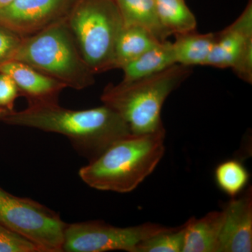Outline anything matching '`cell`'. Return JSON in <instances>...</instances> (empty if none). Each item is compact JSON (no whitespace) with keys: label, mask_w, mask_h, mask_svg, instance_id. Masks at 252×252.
<instances>
[{"label":"cell","mask_w":252,"mask_h":252,"mask_svg":"<svg viewBox=\"0 0 252 252\" xmlns=\"http://www.w3.org/2000/svg\"><path fill=\"white\" fill-rule=\"evenodd\" d=\"M159 42L160 41L144 28L124 26L115 44L114 69H122Z\"/></svg>","instance_id":"15"},{"label":"cell","mask_w":252,"mask_h":252,"mask_svg":"<svg viewBox=\"0 0 252 252\" xmlns=\"http://www.w3.org/2000/svg\"><path fill=\"white\" fill-rule=\"evenodd\" d=\"M230 68L239 79L248 84H252V39L245 44Z\"/></svg>","instance_id":"23"},{"label":"cell","mask_w":252,"mask_h":252,"mask_svg":"<svg viewBox=\"0 0 252 252\" xmlns=\"http://www.w3.org/2000/svg\"><path fill=\"white\" fill-rule=\"evenodd\" d=\"M0 252H38L34 245L0 223Z\"/></svg>","instance_id":"20"},{"label":"cell","mask_w":252,"mask_h":252,"mask_svg":"<svg viewBox=\"0 0 252 252\" xmlns=\"http://www.w3.org/2000/svg\"><path fill=\"white\" fill-rule=\"evenodd\" d=\"M165 130L117 140L81 167L79 175L91 188L126 193L152 173L165 154Z\"/></svg>","instance_id":"2"},{"label":"cell","mask_w":252,"mask_h":252,"mask_svg":"<svg viewBox=\"0 0 252 252\" xmlns=\"http://www.w3.org/2000/svg\"><path fill=\"white\" fill-rule=\"evenodd\" d=\"M0 72L14 80L20 94L27 98L29 104L58 102L60 94L67 88L61 81L19 61L5 63L0 66Z\"/></svg>","instance_id":"11"},{"label":"cell","mask_w":252,"mask_h":252,"mask_svg":"<svg viewBox=\"0 0 252 252\" xmlns=\"http://www.w3.org/2000/svg\"><path fill=\"white\" fill-rule=\"evenodd\" d=\"M78 0H14L0 9V26L26 38L66 21Z\"/></svg>","instance_id":"8"},{"label":"cell","mask_w":252,"mask_h":252,"mask_svg":"<svg viewBox=\"0 0 252 252\" xmlns=\"http://www.w3.org/2000/svg\"><path fill=\"white\" fill-rule=\"evenodd\" d=\"M67 23L91 70L96 74L114 69L115 44L124 28L115 0H79Z\"/></svg>","instance_id":"5"},{"label":"cell","mask_w":252,"mask_h":252,"mask_svg":"<svg viewBox=\"0 0 252 252\" xmlns=\"http://www.w3.org/2000/svg\"><path fill=\"white\" fill-rule=\"evenodd\" d=\"M252 39V1H249L240 16L223 31L215 34L211 53L205 66L230 68L244 46Z\"/></svg>","instance_id":"10"},{"label":"cell","mask_w":252,"mask_h":252,"mask_svg":"<svg viewBox=\"0 0 252 252\" xmlns=\"http://www.w3.org/2000/svg\"><path fill=\"white\" fill-rule=\"evenodd\" d=\"M155 3L160 23L171 35L196 31V18L185 0H155Z\"/></svg>","instance_id":"17"},{"label":"cell","mask_w":252,"mask_h":252,"mask_svg":"<svg viewBox=\"0 0 252 252\" xmlns=\"http://www.w3.org/2000/svg\"><path fill=\"white\" fill-rule=\"evenodd\" d=\"M23 38L0 26V66L14 60Z\"/></svg>","instance_id":"21"},{"label":"cell","mask_w":252,"mask_h":252,"mask_svg":"<svg viewBox=\"0 0 252 252\" xmlns=\"http://www.w3.org/2000/svg\"><path fill=\"white\" fill-rule=\"evenodd\" d=\"M175 36L172 44L177 64L190 67L205 65L215 42V33L200 34L195 31Z\"/></svg>","instance_id":"16"},{"label":"cell","mask_w":252,"mask_h":252,"mask_svg":"<svg viewBox=\"0 0 252 252\" xmlns=\"http://www.w3.org/2000/svg\"><path fill=\"white\" fill-rule=\"evenodd\" d=\"M13 61L26 63L75 90L94 84V73L83 59L67 20L23 38Z\"/></svg>","instance_id":"4"},{"label":"cell","mask_w":252,"mask_h":252,"mask_svg":"<svg viewBox=\"0 0 252 252\" xmlns=\"http://www.w3.org/2000/svg\"><path fill=\"white\" fill-rule=\"evenodd\" d=\"M0 223L31 242L38 252H62L64 223L58 213L0 188Z\"/></svg>","instance_id":"6"},{"label":"cell","mask_w":252,"mask_h":252,"mask_svg":"<svg viewBox=\"0 0 252 252\" xmlns=\"http://www.w3.org/2000/svg\"><path fill=\"white\" fill-rule=\"evenodd\" d=\"M224 217L223 210L209 212L198 220L189 219L182 252H217Z\"/></svg>","instance_id":"12"},{"label":"cell","mask_w":252,"mask_h":252,"mask_svg":"<svg viewBox=\"0 0 252 252\" xmlns=\"http://www.w3.org/2000/svg\"><path fill=\"white\" fill-rule=\"evenodd\" d=\"M124 26H137L149 32L159 41L171 35L162 26L155 0H115Z\"/></svg>","instance_id":"14"},{"label":"cell","mask_w":252,"mask_h":252,"mask_svg":"<svg viewBox=\"0 0 252 252\" xmlns=\"http://www.w3.org/2000/svg\"><path fill=\"white\" fill-rule=\"evenodd\" d=\"M168 228L154 223L126 228L114 226L100 220L70 223L66 225L64 230L63 252H134L141 242Z\"/></svg>","instance_id":"7"},{"label":"cell","mask_w":252,"mask_h":252,"mask_svg":"<svg viewBox=\"0 0 252 252\" xmlns=\"http://www.w3.org/2000/svg\"><path fill=\"white\" fill-rule=\"evenodd\" d=\"M14 0H0V9L7 6L10 3L12 2Z\"/></svg>","instance_id":"24"},{"label":"cell","mask_w":252,"mask_h":252,"mask_svg":"<svg viewBox=\"0 0 252 252\" xmlns=\"http://www.w3.org/2000/svg\"><path fill=\"white\" fill-rule=\"evenodd\" d=\"M176 60L171 41H160L135 61L122 68L124 82H130L153 76L175 65Z\"/></svg>","instance_id":"13"},{"label":"cell","mask_w":252,"mask_h":252,"mask_svg":"<svg viewBox=\"0 0 252 252\" xmlns=\"http://www.w3.org/2000/svg\"><path fill=\"white\" fill-rule=\"evenodd\" d=\"M224 221L217 252L252 251V189L234 197L223 209Z\"/></svg>","instance_id":"9"},{"label":"cell","mask_w":252,"mask_h":252,"mask_svg":"<svg viewBox=\"0 0 252 252\" xmlns=\"http://www.w3.org/2000/svg\"><path fill=\"white\" fill-rule=\"evenodd\" d=\"M249 173L245 166L237 160L221 162L215 170L217 185L232 198L240 193L249 180Z\"/></svg>","instance_id":"18"},{"label":"cell","mask_w":252,"mask_h":252,"mask_svg":"<svg viewBox=\"0 0 252 252\" xmlns=\"http://www.w3.org/2000/svg\"><path fill=\"white\" fill-rule=\"evenodd\" d=\"M20 94L14 80L7 74L0 72V114L14 111L15 100Z\"/></svg>","instance_id":"22"},{"label":"cell","mask_w":252,"mask_h":252,"mask_svg":"<svg viewBox=\"0 0 252 252\" xmlns=\"http://www.w3.org/2000/svg\"><path fill=\"white\" fill-rule=\"evenodd\" d=\"M190 74V67L175 64L151 77L109 84L104 88L101 100L124 119L133 135L152 133L165 129L162 105Z\"/></svg>","instance_id":"3"},{"label":"cell","mask_w":252,"mask_h":252,"mask_svg":"<svg viewBox=\"0 0 252 252\" xmlns=\"http://www.w3.org/2000/svg\"><path fill=\"white\" fill-rule=\"evenodd\" d=\"M0 121L65 136L89 161L117 140L132 134L124 119L104 104L73 110L61 107L58 102L31 103L19 112L1 113Z\"/></svg>","instance_id":"1"},{"label":"cell","mask_w":252,"mask_h":252,"mask_svg":"<svg viewBox=\"0 0 252 252\" xmlns=\"http://www.w3.org/2000/svg\"><path fill=\"white\" fill-rule=\"evenodd\" d=\"M187 222L179 227H170L165 231L146 239L134 252H180L185 244Z\"/></svg>","instance_id":"19"}]
</instances>
